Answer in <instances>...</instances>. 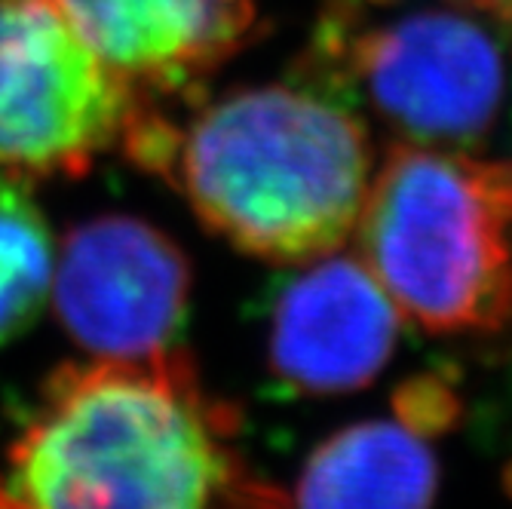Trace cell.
<instances>
[{
	"instance_id": "cell-1",
	"label": "cell",
	"mask_w": 512,
	"mask_h": 509,
	"mask_svg": "<svg viewBox=\"0 0 512 509\" xmlns=\"http://www.w3.org/2000/svg\"><path fill=\"white\" fill-rule=\"evenodd\" d=\"M0 509H292L181 347L53 372L0 464Z\"/></svg>"
},
{
	"instance_id": "cell-2",
	"label": "cell",
	"mask_w": 512,
	"mask_h": 509,
	"mask_svg": "<svg viewBox=\"0 0 512 509\" xmlns=\"http://www.w3.org/2000/svg\"><path fill=\"white\" fill-rule=\"evenodd\" d=\"M375 154L368 126L304 83L230 89L169 123L160 178L234 249L276 264L356 234Z\"/></svg>"
},
{
	"instance_id": "cell-3",
	"label": "cell",
	"mask_w": 512,
	"mask_h": 509,
	"mask_svg": "<svg viewBox=\"0 0 512 509\" xmlns=\"http://www.w3.org/2000/svg\"><path fill=\"white\" fill-rule=\"evenodd\" d=\"M509 56L497 0H322L295 74L396 142L470 148L503 111Z\"/></svg>"
},
{
	"instance_id": "cell-4",
	"label": "cell",
	"mask_w": 512,
	"mask_h": 509,
	"mask_svg": "<svg viewBox=\"0 0 512 509\" xmlns=\"http://www.w3.org/2000/svg\"><path fill=\"white\" fill-rule=\"evenodd\" d=\"M356 234L359 258L417 326L491 335L512 322V160L396 142Z\"/></svg>"
},
{
	"instance_id": "cell-5",
	"label": "cell",
	"mask_w": 512,
	"mask_h": 509,
	"mask_svg": "<svg viewBox=\"0 0 512 509\" xmlns=\"http://www.w3.org/2000/svg\"><path fill=\"white\" fill-rule=\"evenodd\" d=\"M145 96L71 31L50 0H0V166L77 178L123 135Z\"/></svg>"
},
{
	"instance_id": "cell-6",
	"label": "cell",
	"mask_w": 512,
	"mask_h": 509,
	"mask_svg": "<svg viewBox=\"0 0 512 509\" xmlns=\"http://www.w3.org/2000/svg\"><path fill=\"white\" fill-rule=\"evenodd\" d=\"M50 295L65 335L92 359H148L178 347L191 264L160 227L99 215L68 230Z\"/></svg>"
},
{
	"instance_id": "cell-7",
	"label": "cell",
	"mask_w": 512,
	"mask_h": 509,
	"mask_svg": "<svg viewBox=\"0 0 512 509\" xmlns=\"http://www.w3.org/2000/svg\"><path fill=\"white\" fill-rule=\"evenodd\" d=\"M402 313L359 255H319L279 289L270 365L295 390L335 396L365 387L390 362Z\"/></svg>"
},
{
	"instance_id": "cell-8",
	"label": "cell",
	"mask_w": 512,
	"mask_h": 509,
	"mask_svg": "<svg viewBox=\"0 0 512 509\" xmlns=\"http://www.w3.org/2000/svg\"><path fill=\"white\" fill-rule=\"evenodd\" d=\"M138 96H175L258 31L255 0H50Z\"/></svg>"
},
{
	"instance_id": "cell-9",
	"label": "cell",
	"mask_w": 512,
	"mask_h": 509,
	"mask_svg": "<svg viewBox=\"0 0 512 509\" xmlns=\"http://www.w3.org/2000/svg\"><path fill=\"white\" fill-rule=\"evenodd\" d=\"M436 454L408 421H362L307 460L292 509H430Z\"/></svg>"
},
{
	"instance_id": "cell-10",
	"label": "cell",
	"mask_w": 512,
	"mask_h": 509,
	"mask_svg": "<svg viewBox=\"0 0 512 509\" xmlns=\"http://www.w3.org/2000/svg\"><path fill=\"white\" fill-rule=\"evenodd\" d=\"M56 252L28 184L0 175V347L25 335L53 292Z\"/></svg>"
},
{
	"instance_id": "cell-11",
	"label": "cell",
	"mask_w": 512,
	"mask_h": 509,
	"mask_svg": "<svg viewBox=\"0 0 512 509\" xmlns=\"http://www.w3.org/2000/svg\"><path fill=\"white\" fill-rule=\"evenodd\" d=\"M497 7H500V13H503L506 31H509V43H512V0H497Z\"/></svg>"
}]
</instances>
